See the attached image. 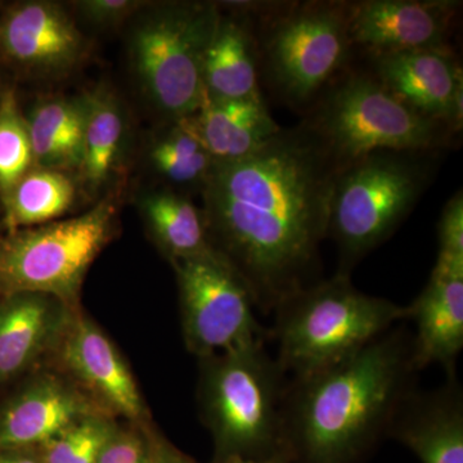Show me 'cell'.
Wrapping results in <instances>:
<instances>
[{"label": "cell", "instance_id": "cell-1", "mask_svg": "<svg viewBox=\"0 0 463 463\" xmlns=\"http://www.w3.org/2000/svg\"><path fill=\"white\" fill-rule=\"evenodd\" d=\"M339 167L301 124L233 163L215 164L203 187L210 246L246 282L258 309L321 279V245Z\"/></svg>", "mask_w": 463, "mask_h": 463}, {"label": "cell", "instance_id": "cell-2", "mask_svg": "<svg viewBox=\"0 0 463 463\" xmlns=\"http://www.w3.org/2000/svg\"><path fill=\"white\" fill-rule=\"evenodd\" d=\"M412 332L395 326L346 361L289 379L283 453L291 463H364L417 388Z\"/></svg>", "mask_w": 463, "mask_h": 463}, {"label": "cell", "instance_id": "cell-3", "mask_svg": "<svg viewBox=\"0 0 463 463\" xmlns=\"http://www.w3.org/2000/svg\"><path fill=\"white\" fill-rule=\"evenodd\" d=\"M269 339L288 379L334 367L408 319V306L373 297L336 273L295 292L273 310Z\"/></svg>", "mask_w": 463, "mask_h": 463}, {"label": "cell", "instance_id": "cell-4", "mask_svg": "<svg viewBox=\"0 0 463 463\" xmlns=\"http://www.w3.org/2000/svg\"><path fill=\"white\" fill-rule=\"evenodd\" d=\"M265 341L200 359V407L214 438V461L283 453V404L289 379Z\"/></svg>", "mask_w": 463, "mask_h": 463}, {"label": "cell", "instance_id": "cell-5", "mask_svg": "<svg viewBox=\"0 0 463 463\" xmlns=\"http://www.w3.org/2000/svg\"><path fill=\"white\" fill-rule=\"evenodd\" d=\"M300 124L339 170L377 151H447L458 134L395 99L364 67H347Z\"/></svg>", "mask_w": 463, "mask_h": 463}, {"label": "cell", "instance_id": "cell-6", "mask_svg": "<svg viewBox=\"0 0 463 463\" xmlns=\"http://www.w3.org/2000/svg\"><path fill=\"white\" fill-rule=\"evenodd\" d=\"M444 151H377L337 173L328 234L339 251L336 273L386 242L430 187Z\"/></svg>", "mask_w": 463, "mask_h": 463}, {"label": "cell", "instance_id": "cell-7", "mask_svg": "<svg viewBox=\"0 0 463 463\" xmlns=\"http://www.w3.org/2000/svg\"><path fill=\"white\" fill-rule=\"evenodd\" d=\"M251 25L259 75L276 99L303 115L352 65L347 2H277Z\"/></svg>", "mask_w": 463, "mask_h": 463}, {"label": "cell", "instance_id": "cell-8", "mask_svg": "<svg viewBox=\"0 0 463 463\" xmlns=\"http://www.w3.org/2000/svg\"><path fill=\"white\" fill-rule=\"evenodd\" d=\"M114 197L90 212L12 231L0 240V292L50 295L72 307L94 259L114 236Z\"/></svg>", "mask_w": 463, "mask_h": 463}, {"label": "cell", "instance_id": "cell-9", "mask_svg": "<svg viewBox=\"0 0 463 463\" xmlns=\"http://www.w3.org/2000/svg\"><path fill=\"white\" fill-rule=\"evenodd\" d=\"M219 18L215 3H165L133 32L130 47L139 81L172 123L191 118L203 106V58Z\"/></svg>", "mask_w": 463, "mask_h": 463}, {"label": "cell", "instance_id": "cell-10", "mask_svg": "<svg viewBox=\"0 0 463 463\" xmlns=\"http://www.w3.org/2000/svg\"><path fill=\"white\" fill-rule=\"evenodd\" d=\"M172 264L178 281L183 337L199 359L269 339V331L255 317L258 307L248 285L214 249Z\"/></svg>", "mask_w": 463, "mask_h": 463}, {"label": "cell", "instance_id": "cell-11", "mask_svg": "<svg viewBox=\"0 0 463 463\" xmlns=\"http://www.w3.org/2000/svg\"><path fill=\"white\" fill-rule=\"evenodd\" d=\"M459 5L450 0L347 2V33L353 51L371 56L450 50L448 39Z\"/></svg>", "mask_w": 463, "mask_h": 463}, {"label": "cell", "instance_id": "cell-12", "mask_svg": "<svg viewBox=\"0 0 463 463\" xmlns=\"http://www.w3.org/2000/svg\"><path fill=\"white\" fill-rule=\"evenodd\" d=\"M364 69L395 99L457 133L463 125V75L450 50L371 54Z\"/></svg>", "mask_w": 463, "mask_h": 463}, {"label": "cell", "instance_id": "cell-13", "mask_svg": "<svg viewBox=\"0 0 463 463\" xmlns=\"http://www.w3.org/2000/svg\"><path fill=\"white\" fill-rule=\"evenodd\" d=\"M0 50L11 62L42 75L65 74L85 53L83 33L53 2H25L0 21Z\"/></svg>", "mask_w": 463, "mask_h": 463}, {"label": "cell", "instance_id": "cell-14", "mask_svg": "<svg viewBox=\"0 0 463 463\" xmlns=\"http://www.w3.org/2000/svg\"><path fill=\"white\" fill-rule=\"evenodd\" d=\"M417 370L440 365L455 376L463 349V263L437 259L425 288L408 306Z\"/></svg>", "mask_w": 463, "mask_h": 463}, {"label": "cell", "instance_id": "cell-15", "mask_svg": "<svg viewBox=\"0 0 463 463\" xmlns=\"http://www.w3.org/2000/svg\"><path fill=\"white\" fill-rule=\"evenodd\" d=\"M62 336L61 358L72 376L109 410L132 421L145 420L133 374L99 326L85 317H71Z\"/></svg>", "mask_w": 463, "mask_h": 463}, {"label": "cell", "instance_id": "cell-16", "mask_svg": "<svg viewBox=\"0 0 463 463\" xmlns=\"http://www.w3.org/2000/svg\"><path fill=\"white\" fill-rule=\"evenodd\" d=\"M389 438L421 463H463V390L457 374L437 389H414L395 414Z\"/></svg>", "mask_w": 463, "mask_h": 463}, {"label": "cell", "instance_id": "cell-17", "mask_svg": "<svg viewBox=\"0 0 463 463\" xmlns=\"http://www.w3.org/2000/svg\"><path fill=\"white\" fill-rule=\"evenodd\" d=\"M102 413L80 390L56 376H43L0 412V450L41 448L81 420Z\"/></svg>", "mask_w": 463, "mask_h": 463}, {"label": "cell", "instance_id": "cell-18", "mask_svg": "<svg viewBox=\"0 0 463 463\" xmlns=\"http://www.w3.org/2000/svg\"><path fill=\"white\" fill-rule=\"evenodd\" d=\"M191 120L215 164L233 163L255 154L282 129L268 111L263 96L246 99L205 96Z\"/></svg>", "mask_w": 463, "mask_h": 463}, {"label": "cell", "instance_id": "cell-19", "mask_svg": "<svg viewBox=\"0 0 463 463\" xmlns=\"http://www.w3.org/2000/svg\"><path fill=\"white\" fill-rule=\"evenodd\" d=\"M69 307L43 294H14L0 304V381L32 364L62 335Z\"/></svg>", "mask_w": 463, "mask_h": 463}, {"label": "cell", "instance_id": "cell-20", "mask_svg": "<svg viewBox=\"0 0 463 463\" xmlns=\"http://www.w3.org/2000/svg\"><path fill=\"white\" fill-rule=\"evenodd\" d=\"M259 78L254 27L248 18L221 11L203 58L205 96L214 99H257L263 96Z\"/></svg>", "mask_w": 463, "mask_h": 463}, {"label": "cell", "instance_id": "cell-21", "mask_svg": "<svg viewBox=\"0 0 463 463\" xmlns=\"http://www.w3.org/2000/svg\"><path fill=\"white\" fill-rule=\"evenodd\" d=\"M84 106L83 152L78 170L81 181L96 192L105 187L123 157L125 116L111 91L96 88L81 96Z\"/></svg>", "mask_w": 463, "mask_h": 463}, {"label": "cell", "instance_id": "cell-22", "mask_svg": "<svg viewBox=\"0 0 463 463\" xmlns=\"http://www.w3.org/2000/svg\"><path fill=\"white\" fill-rule=\"evenodd\" d=\"M33 165L42 169H78L83 152L84 106L81 97L43 99L26 118Z\"/></svg>", "mask_w": 463, "mask_h": 463}, {"label": "cell", "instance_id": "cell-23", "mask_svg": "<svg viewBox=\"0 0 463 463\" xmlns=\"http://www.w3.org/2000/svg\"><path fill=\"white\" fill-rule=\"evenodd\" d=\"M141 206L152 236L170 261L199 257L213 249L203 210L184 194L152 192Z\"/></svg>", "mask_w": 463, "mask_h": 463}, {"label": "cell", "instance_id": "cell-24", "mask_svg": "<svg viewBox=\"0 0 463 463\" xmlns=\"http://www.w3.org/2000/svg\"><path fill=\"white\" fill-rule=\"evenodd\" d=\"M75 197L74 182L65 173L32 167L5 201L9 228L16 231L56 222L71 209Z\"/></svg>", "mask_w": 463, "mask_h": 463}, {"label": "cell", "instance_id": "cell-25", "mask_svg": "<svg viewBox=\"0 0 463 463\" xmlns=\"http://www.w3.org/2000/svg\"><path fill=\"white\" fill-rule=\"evenodd\" d=\"M152 166L164 179L179 187H196L203 192L215 163L191 118L174 121L149 151Z\"/></svg>", "mask_w": 463, "mask_h": 463}, {"label": "cell", "instance_id": "cell-26", "mask_svg": "<svg viewBox=\"0 0 463 463\" xmlns=\"http://www.w3.org/2000/svg\"><path fill=\"white\" fill-rule=\"evenodd\" d=\"M33 164L26 118L21 115L14 90L0 99V194L3 203Z\"/></svg>", "mask_w": 463, "mask_h": 463}, {"label": "cell", "instance_id": "cell-27", "mask_svg": "<svg viewBox=\"0 0 463 463\" xmlns=\"http://www.w3.org/2000/svg\"><path fill=\"white\" fill-rule=\"evenodd\" d=\"M116 428L105 413L87 417L39 448L43 463H97Z\"/></svg>", "mask_w": 463, "mask_h": 463}, {"label": "cell", "instance_id": "cell-28", "mask_svg": "<svg viewBox=\"0 0 463 463\" xmlns=\"http://www.w3.org/2000/svg\"><path fill=\"white\" fill-rule=\"evenodd\" d=\"M438 258L463 263V194L457 191L444 206L438 223Z\"/></svg>", "mask_w": 463, "mask_h": 463}, {"label": "cell", "instance_id": "cell-29", "mask_svg": "<svg viewBox=\"0 0 463 463\" xmlns=\"http://www.w3.org/2000/svg\"><path fill=\"white\" fill-rule=\"evenodd\" d=\"M145 5L139 0H85L78 3V9L93 25L115 26Z\"/></svg>", "mask_w": 463, "mask_h": 463}, {"label": "cell", "instance_id": "cell-30", "mask_svg": "<svg viewBox=\"0 0 463 463\" xmlns=\"http://www.w3.org/2000/svg\"><path fill=\"white\" fill-rule=\"evenodd\" d=\"M147 440L136 432L116 430L100 450L97 463H147Z\"/></svg>", "mask_w": 463, "mask_h": 463}, {"label": "cell", "instance_id": "cell-31", "mask_svg": "<svg viewBox=\"0 0 463 463\" xmlns=\"http://www.w3.org/2000/svg\"><path fill=\"white\" fill-rule=\"evenodd\" d=\"M147 452V463H194L157 434L149 435Z\"/></svg>", "mask_w": 463, "mask_h": 463}, {"label": "cell", "instance_id": "cell-32", "mask_svg": "<svg viewBox=\"0 0 463 463\" xmlns=\"http://www.w3.org/2000/svg\"><path fill=\"white\" fill-rule=\"evenodd\" d=\"M0 463H43L39 452L33 449L0 450Z\"/></svg>", "mask_w": 463, "mask_h": 463}, {"label": "cell", "instance_id": "cell-33", "mask_svg": "<svg viewBox=\"0 0 463 463\" xmlns=\"http://www.w3.org/2000/svg\"><path fill=\"white\" fill-rule=\"evenodd\" d=\"M213 463H291L285 453L268 457V458L252 459V458H240V457H232V458L218 459Z\"/></svg>", "mask_w": 463, "mask_h": 463}]
</instances>
